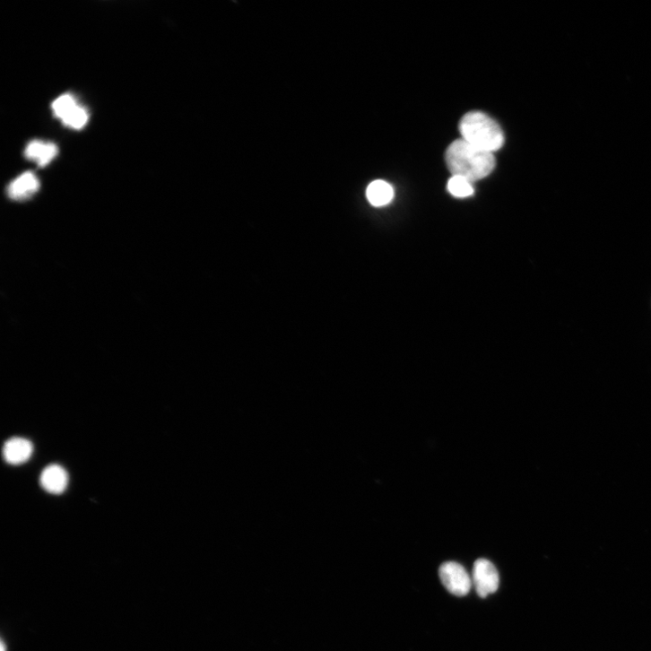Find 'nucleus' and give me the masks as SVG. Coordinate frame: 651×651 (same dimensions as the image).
<instances>
[{"mask_svg": "<svg viewBox=\"0 0 651 651\" xmlns=\"http://www.w3.org/2000/svg\"><path fill=\"white\" fill-rule=\"evenodd\" d=\"M33 452L32 444L23 438H13L6 442L4 447V456L7 463L11 464H22L26 463Z\"/></svg>", "mask_w": 651, "mask_h": 651, "instance_id": "nucleus-7", "label": "nucleus"}, {"mask_svg": "<svg viewBox=\"0 0 651 651\" xmlns=\"http://www.w3.org/2000/svg\"><path fill=\"white\" fill-rule=\"evenodd\" d=\"M462 138L469 144L493 153L502 148L504 134L499 126L490 117L481 112L465 115L460 124Z\"/></svg>", "mask_w": 651, "mask_h": 651, "instance_id": "nucleus-2", "label": "nucleus"}, {"mask_svg": "<svg viewBox=\"0 0 651 651\" xmlns=\"http://www.w3.org/2000/svg\"><path fill=\"white\" fill-rule=\"evenodd\" d=\"M473 585L481 598H486L497 592L499 586V576L491 562L487 560H479L475 562Z\"/></svg>", "mask_w": 651, "mask_h": 651, "instance_id": "nucleus-4", "label": "nucleus"}, {"mask_svg": "<svg viewBox=\"0 0 651 651\" xmlns=\"http://www.w3.org/2000/svg\"><path fill=\"white\" fill-rule=\"evenodd\" d=\"M446 161L454 176L464 177L472 182L488 177L496 166L493 153L482 151L463 139L448 147Z\"/></svg>", "mask_w": 651, "mask_h": 651, "instance_id": "nucleus-1", "label": "nucleus"}, {"mask_svg": "<svg viewBox=\"0 0 651 651\" xmlns=\"http://www.w3.org/2000/svg\"><path fill=\"white\" fill-rule=\"evenodd\" d=\"M89 119V114L86 110V108L78 104L74 110L68 115L64 120H62V123L65 126L74 129V130H81L82 129Z\"/></svg>", "mask_w": 651, "mask_h": 651, "instance_id": "nucleus-12", "label": "nucleus"}, {"mask_svg": "<svg viewBox=\"0 0 651 651\" xmlns=\"http://www.w3.org/2000/svg\"><path fill=\"white\" fill-rule=\"evenodd\" d=\"M367 196L374 206H384L392 201L394 189L387 182L376 180L369 186Z\"/></svg>", "mask_w": 651, "mask_h": 651, "instance_id": "nucleus-9", "label": "nucleus"}, {"mask_svg": "<svg viewBox=\"0 0 651 651\" xmlns=\"http://www.w3.org/2000/svg\"><path fill=\"white\" fill-rule=\"evenodd\" d=\"M58 148L53 143L35 140L30 142L25 149V157L32 161L39 167H47L58 155Z\"/></svg>", "mask_w": 651, "mask_h": 651, "instance_id": "nucleus-6", "label": "nucleus"}, {"mask_svg": "<svg viewBox=\"0 0 651 651\" xmlns=\"http://www.w3.org/2000/svg\"><path fill=\"white\" fill-rule=\"evenodd\" d=\"M448 191L456 197H468L474 192L473 182L461 176H453L447 185Z\"/></svg>", "mask_w": 651, "mask_h": 651, "instance_id": "nucleus-11", "label": "nucleus"}, {"mask_svg": "<svg viewBox=\"0 0 651 651\" xmlns=\"http://www.w3.org/2000/svg\"><path fill=\"white\" fill-rule=\"evenodd\" d=\"M68 482V476L65 469L53 464L47 467L40 477L42 487L50 493L60 494L65 491Z\"/></svg>", "mask_w": 651, "mask_h": 651, "instance_id": "nucleus-8", "label": "nucleus"}, {"mask_svg": "<svg viewBox=\"0 0 651 651\" xmlns=\"http://www.w3.org/2000/svg\"><path fill=\"white\" fill-rule=\"evenodd\" d=\"M78 105L75 97L72 94H64L52 103V110L56 117L64 120Z\"/></svg>", "mask_w": 651, "mask_h": 651, "instance_id": "nucleus-10", "label": "nucleus"}, {"mask_svg": "<svg viewBox=\"0 0 651 651\" xmlns=\"http://www.w3.org/2000/svg\"><path fill=\"white\" fill-rule=\"evenodd\" d=\"M439 575L443 585L452 595L463 597L470 593L473 579L460 564L445 563L440 568Z\"/></svg>", "mask_w": 651, "mask_h": 651, "instance_id": "nucleus-3", "label": "nucleus"}, {"mask_svg": "<svg viewBox=\"0 0 651 651\" xmlns=\"http://www.w3.org/2000/svg\"><path fill=\"white\" fill-rule=\"evenodd\" d=\"M40 183L33 172H26L13 180L8 187L9 196L15 201H25L39 189Z\"/></svg>", "mask_w": 651, "mask_h": 651, "instance_id": "nucleus-5", "label": "nucleus"}]
</instances>
